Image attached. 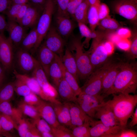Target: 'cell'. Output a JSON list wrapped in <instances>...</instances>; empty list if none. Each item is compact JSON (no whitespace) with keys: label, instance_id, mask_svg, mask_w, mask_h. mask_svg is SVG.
<instances>
[{"label":"cell","instance_id":"obj_32","mask_svg":"<svg viewBox=\"0 0 137 137\" xmlns=\"http://www.w3.org/2000/svg\"><path fill=\"white\" fill-rule=\"evenodd\" d=\"M89 117V116H87L82 125L73 127L70 129L73 137H91Z\"/></svg>","mask_w":137,"mask_h":137},{"label":"cell","instance_id":"obj_38","mask_svg":"<svg viewBox=\"0 0 137 137\" xmlns=\"http://www.w3.org/2000/svg\"><path fill=\"white\" fill-rule=\"evenodd\" d=\"M130 38V45L126 55L130 59L134 60L137 58V33L136 30H133Z\"/></svg>","mask_w":137,"mask_h":137},{"label":"cell","instance_id":"obj_53","mask_svg":"<svg viewBox=\"0 0 137 137\" xmlns=\"http://www.w3.org/2000/svg\"><path fill=\"white\" fill-rule=\"evenodd\" d=\"M6 70L0 63V89L5 84L4 82L6 78Z\"/></svg>","mask_w":137,"mask_h":137},{"label":"cell","instance_id":"obj_33","mask_svg":"<svg viewBox=\"0 0 137 137\" xmlns=\"http://www.w3.org/2000/svg\"><path fill=\"white\" fill-rule=\"evenodd\" d=\"M49 78H50L56 88L63 77L61 69L56 57L49 67Z\"/></svg>","mask_w":137,"mask_h":137},{"label":"cell","instance_id":"obj_15","mask_svg":"<svg viewBox=\"0 0 137 137\" xmlns=\"http://www.w3.org/2000/svg\"><path fill=\"white\" fill-rule=\"evenodd\" d=\"M94 118L99 119L104 124L108 126L120 125L112 110L106 102L97 109Z\"/></svg>","mask_w":137,"mask_h":137},{"label":"cell","instance_id":"obj_17","mask_svg":"<svg viewBox=\"0 0 137 137\" xmlns=\"http://www.w3.org/2000/svg\"><path fill=\"white\" fill-rule=\"evenodd\" d=\"M37 4H28L20 25L25 28H34L37 25L43 11Z\"/></svg>","mask_w":137,"mask_h":137},{"label":"cell","instance_id":"obj_51","mask_svg":"<svg viewBox=\"0 0 137 137\" xmlns=\"http://www.w3.org/2000/svg\"><path fill=\"white\" fill-rule=\"evenodd\" d=\"M28 4H23L22 5L16 16L15 21L20 25L22 20L24 16Z\"/></svg>","mask_w":137,"mask_h":137},{"label":"cell","instance_id":"obj_56","mask_svg":"<svg viewBox=\"0 0 137 137\" xmlns=\"http://www.w3.org/2000/svg\"><path fill=\"white\" fill-rule=\"evenodd\" d=\"M131 117V119L129 124V127H132L137 124V108L135 109Z\"/></svg>","mask_w":137,"mask_h":137},{"label":"cell","instance_id":"obj_10","mask_svg":"<svg viewBox=\"0 0 137 137\" xmlns=\"http://www.w3.org/2000/svg\"><path fill=\"white\" fill-rule=\"evenodd\" d=\"M45 38L44 44L61 59L63 54L64 42L56 29L50 27Z\"/></svg>","mask_w":137,"mask_h":137},{"label":"cell","instance_id":"obj_24","mask_svg":"<svg viewBox=\"0 0 137 137\" xmlns=\"http://www.w3.org/2000/svg\"><path fill=\"white\" fill-rule=\"evenodd\" d=\"M56 59L60 67L63 78L67 82L78 96L81 92V88L78 84V80L66 69L62 63L60 57L56 54Z\"/></svg>","mask_w":137,"mask_h":137},{"label":"cell","instance_id":"obj_45","mask_svg":"<svg viewBox=\"0 0 137 137\" xmlns=\"http://www.w3.org/2000/svg\"><path fill=\"white\" fill-rule=\"evenodd\" d=\"M137 133L135 131L126 128H122L114 134L109 135L108 137H136Z\"/></svg>","mask_w":137,"mask_h":137},{"label":"cell","instance_id":"obj_52","mask_svg":"<svg viewBox=\"0 0 137 137\" xmlns=\"http://www.w3.org/2000/svg\"><path fill=\"white\" fill-rule=\"evenodd\" d=\"M117 46L123 49L128 50L130 45V41L128 39L121 38L116 43Z\"/></svg>","mask_w":137,"mask_h":137},{"label":"cell","instance_id":"obj_6","mask_svg":"<svg viewBox=\"0 0 137 137\" xmlns=\"http://www.w3.org/2000/svg\"><path fill=\"white\" fill-rule=\"evenodd\" d=\"M54 10V5L53 0H46L43 11L36 27L38 34V39L34 47L35 49L39 47L50 27Z\"/></svg>","mask_w":137,"mask_h":137},{"label":"cell","instance_id":"obj_40","mask_svg":"<svg viewBox=\"0 0 137 137\" xmlns=\"http://www.w3.org/2000/svg\"><path fill=\"white\" fill-rule=\"evenodd\" d=\"M13 83L14 92L19 95L24 97L32 92L25 83L19 79L16 78Z\"/></svg>","mask_w":137,"mask_h":137},{"label":"cell","instance_id":"obj_31","mask_svg":"<svg viewBox=\"0 0 137 137\" xmlns=\"http://www.w3.org/2000/svg\"><path fill=\"white\" fill-rule=\"evenodd\" d=\"M98 26L99 29L108 31H116L121 27L118 22L110 15L100 20Z\"/></svg>","mask_w":137,"mask_h":137},{"label":"cell","instance_id":"obj_12","mask_svg":"<svg viewBox=\"0 0 137 137\" xmlns=\"http://www.w3.org/2000/svg\"><path fill=\"white\" fill-rule=\"evenodd\" d=\"M16 58L19 69L23 74L32 72L38 62L28 51L20 48L16 53Z\"/></svg>","mask_w":137,"mask_h":137},{"label":"cell","instance_id":"obj_42","mask_svg":"<svg viewBox=\"0 0 137 137\" xmlns=\"http://www.w3.org/2000/svg\"><path fill=\"white\" fill-rule=\"evenodd\" d=\"M22 4H13L3 12L7 16L8 20L15 21L17 15Z\"/></svg>","mask_w":137,"mask_h":137},{"label":"cell","instance_id":"obj_30","mask_svg":"<svg viewBox=\"0 0 137 137\" xmlns=\"http://www.w3.org/2000/svg\"><path fill=\"white\" fill-rule=\"evenodd\" d=\"M38 39V34L36 27L32 29L25 36L20 46V48L28 51L34 48Z\"/></svg>","mask_w":137,"mask_h":137},{"label":"cell","instance_id":"obj_59","mask_svg":"<svg viewBox=\"0 0 137 137\" xmlns=\"http://www.w3.org/2000/svg\"><path fill=\"white\" fill-rule=\"evenodd\" d=\"M35 4L40 5L45 3L44 0H30Z\"/></svg>","mask_w":137,"mask_h":137},{"label":"cell","instance_id":"obj_57","mask_svg":"<svg viewBox=\"0 0 137 137\" xmlns=\"http://www.w3.org/2000/svg\"><path fill=\"white\" fill-rule=\"evenodd\" d=\"M28 0H12L13 4H23L26 3Z\"/></svg>","mask_w":137,"mask_h":137},{"label":"cell","instance_id":"obj_61","mask_svg":"<svg viewBox=\"0 0 137 137\" xmlns=\"http://www.w3.org/2000/svg\"><path fill=\"white\" fill-rule=\"evenodd\" d=\"M4 135L5 136L6 133L3 131L2 130L0 123V136L1 135Z\"/></svg>","mask_w":137,"mask_h":137},{"label":"cell","instance_id":"obj_23","mask_svg":"<svg viewBox=\"0 0 137 137\" xmlns=\"http://www.w3.org/2000/svg\"><path fill=\"white\" fill-rule=\"evenodd\" d=\"M60 97L64 102L76 103L77 96L66 80L62 77L57 88Z\"/></svg>","mask_w":137,"mask_h":137},{"label":"cell","instance_id":"obj_29","mask_svg":"<svg viewBox=\"0 0 137 137\" xmlns=\"http://www.w3.org/2000/svg\"><path fill=\"white\" fill-rule=\"evenodd\" d=\"M90 5L88 0H84L76 9L73 17L77 22L88 23L87 15Z\"/></svg>","mask_w":137,"mask_h":137},{"label":"cell","instance_id":"obj_26","mask_svg":"<svg viewBox=\"0 0 137 137\" xmlns=\"http://www.w3.org/2000/svg\"><path fill=\"white\" fill-rule=\"evenodd\" d=\"M66 69L73 75L78 81V70L76 62L72 53L67 47L61 59Z\"/></svg>","mask_w":137,"mask_h":137},{"label":"cell","instance_id":"obj_58","mask_svg":"<svg viewBox=\"0 0 137 137\" xmlns=\"http://www.w3.org/2000/svg\"><path fill=\"white\" fill-rule=\"evenodd\" d=\"M41 133L42 137H54L52 133L43 132Z\"/></svg>","mask_w":137,"mask_h":137},{"label":"cell","instance_id":"obj_25","mask_svg":"<svg viewBox=\"0 0 137 137\" xmlns=\"http://www.w3.org/2000/svg\"><path fill=\"white\" fill-rule=\"evenodd\" d=\"M32 76L37 80L44 93L54 87L49 82L45 73L38 61L32 72Z\"/></svg>","mask_w":137,"mask_h":137},{"label":"cell","instance_id":"obj_7","mask_svg":"<svg viewBox=\"0 0 137 137\" xmlns=\"http://www.w3.org/2000/svg\"><path fill=\"white\" fill-rule=\"evenodd\" d=\"M113 11L135 25L137 22V0H115L112 3Z\"/></svg>","mask_w":137,"mask_h":137},{"label":"cell","instance_id":"obj_27","mask_svg":"<svg viewBox=\"0 0 137 137\" xmlns=\"http://www.w3.org/2000/svg\"><path fill=\"white\" fill-rule=\"evenodd\" d=\"M0 114L11 116L14 119L17 124L22 118L23 114L18 108L13 107L9 101L0 102Z\"/></svg>","mask_w":137,"mask_h":137},{"label":"cell","instance_id":"obj_36","mask_svg":"<svg viewBox=\"0 0 137 137\" xmlns=\"http://www.w3.org/2000/svg\"><path fill=\"white\" fill-rule=\"evenodd\" d=\"M14 92L13 82L5 84L0 89V102L10 101L13 96Z\"/></svg>","mask_w":137,"mask_h":137},{"label":"cell","instance_id":"obj_50","mask_svg":"<svg viewBox=\"0 0 137 137\" xmlns=\"http://www.w3.org/2000/svg\"><path fill=\"white\" fill-rule=\"evenodd\" d=\"M116 32L121 38H130L132 36V32L129 28L125 27H120Z\"/></svg>","mask_w":137,"mask_h":137},{"label":"cell","instance_id":"obj_35","mask_svg":"<svg viewBox=\"0 0 137 137\" xmlns=\"http://www.w3.org/2000/svg\"><path fill=\"white\" fill-rule=\"evenodd\" d=\"M0 123L2 130L6 134L14 129H16L17 125L12 118L3 114H0Z\"/></svg>","mask_w":137,"mask_h":137},{"label":"cell","instance_id":"obj_47","mask_svg":"<svg viewBox=\"0 0 137 137\" xmlns=\"http://www.w3.org/2000/svg\"><path fill=\"white\" fill-rule=\"evenodd\" d=\"M110 9L105 3H100L98 8V15L99 21L109 15Z\"/></svg>","mask_w":137,"mask_h":137},{"label":"cell","instance_id":"obj_39","mask_svg":"<svg viewBox=\"0 0 137 137\" xmlns=\"http://www.w3.org/2000/svg\"><path fill=\"white\" fill-rule=\"evenodd\" d=\"M52 133L54 137H73L71 129L60 124L52 127Z\"/></svg>","mask_w":137,"mask_h":137},{"label":"cell","instance_id":"obj_2","mask_svg":"<svg viewBox=\"0 0 137 137\" xmlns=\"http://www.w3.org/2000/svg\"><path fill=\"white\" fill-rule=\"evenodd\" d=\"M113 98L106 102L112 110L120 126L126 128L129 119L137 104V95L119 93L112 95Z\"/></svg>","mask_w":137,"mask_h":137},{"label":"cell","instance_id":"obj_4","mask_svg":"<svg viewBox=\"0 0 137 137\" xmlns=\"http://www.w3.org/2000/svg\"><path fill=\"white\" fill-rule=\"evenodd\" d=\"M98 32L97 37L93 39L90 48L86 51L94 70L107 61L109 55L104 45L105 42L107 39V32L99 29Z\"/></svg>","mask_w":137,"mask_h":137},{"label":"cell","instance_id":"obj_18","mask_svg":"<svg viewBox=\"0 0 137 137\" xmlns=\"http://www.w3.org/2000/svg\"><path fill=\"white\" fill-rule=\"evenodd\" d=\"M25 28L14 21L8 20L6 30L9 34V38L13 46H20L23 39L27 33Z\"/></svg>","mask_w":137,"mask_h":137},{"label":"cell","instance_id":"obj_49","mask_svg":"<svg viewBox=\"0 0 137 137\" xmlns=\"http://www.w3.org/2000/svg\"><path fill=\"white\" fill-rule=\"evenodd\" d=\"M84 0H69L67 12L70 15L73 17L75 10Z\"/></svg>","mask_w":137,"mask_h":137},{"label":"cell","instance_id":"obj_48","mask_svg":"<svg viewBox=\"0 0 137 137\" xmlns=\"http://www.w3.org/2000/svg\"><path fill=\"white\" fill-rule=\"evenodd\" d=\"M25 137H42L41 133L35 125L30 122Z\"/></svg>","mask_w":137,"mask_h":137},{"label":"cell","instance_id":"obj_44","mask_svg":"<svg viewBox=\"0 0 137 137\" xmlns=\"http://www.w3.org/2000/svg\"><path fill=\"white\" fill-rule=\"evenodd\" d=\"M42 99L38 95L32 92L24 97L23 101L28 105L34 106L38 104Z\"/></svg>","mask_w":137,"mask_h":137},{"label":"cell","instance_id":"obj_41","mask_svg":"<svg viewBox=\"0 0 137 137\" xmlns=\"http://www.w3.org/2000/svg\"><path fill=\"white\" fill-rule=\"evenodd\" d=\"M32 123L40 132L52 133L51 126L41 117L33 119Z\"/></svg>","mask_w":137,"mask_h":137},{"label":"cell","instance_id":"obj_55","mask_svg":"<svg viewBox=\"0 0 137 137\" xmlns=\"http://www.w3.org/2000/svg\"><path fill=\"white\" fill-rule=\"evenodd\" d=\"M9 0H0V12L5 11L10 5Z\"/></svg>","mask_w":137,"mask_h":137},{"label":"cell","instance_id":"obj_37","mask_svg":"<svg viewBox=\"0 0 137 137\" xmlns=\"http://www.w3.org/2000/svg\"><path fill=\"white\" fill-rule=\"evenodd\" d=\"M23 114L31 118L32 119L40 117L38 112L34 107L28 105L23 101L20 102L18 107Z\"/></svg>","mask_w":137,"mask_h":137},{"label":"cell","instance_id":"obj_60","mask_svg":"<svg viewBox=\"0 0 137 137\" xmlns=\"http://www.w3.org/2000/svg\"><path fill=\"white\" fill-rule=\"evenodd\" d=\"M90 5H93L95 3L97 0H88Z\"/></svg>","mask_w":137,"mask_h":137},{"label":"cell","instance_id":"obj_28","mask_svg":"<svg viewBox=\"0 0 137 137\" xmlns=\"http://www.w3.org/2000/svg\"><path fill=\"white\" fill-rule=\"evenodd\" d=\"M101 3L100 0H97L94 4L90 5L87 15V20L90 29L92 31L95 29L99 24V20L98 15V8Z\"/></svg>","mask_w":137,"mask_h":137},{"label":"cell","instance_id":"obj_46","mask_svg":"<svg viewBox=\"0 0 137 137\" xmlns=\"http://www.w3.org/2000/svg\"><path fill=\"white\" fill-rule=\"evenodd\" d=\"M58 7L57 14L61 15L70 16L67 12L69 0H56Z\"/></svg>","mask_w":137,"mask_h":137},{"label":"cell","instance_id":"obj_8","mask_svg":"<svg viewBox=\"0 0 137 137\" xmlns=\"http://www.w3.org/2000/svg\"><path fill=\"white\" fill-rule=\"evenodd\" d=\"M101 95L95 96L81 92L77 96L76 103L88 116L93 118L98 108L105 102Z\"/></svg>","mask_w":137,"mask_h":137},{"label":"cell","instance_id":"obj_21","mask_svg":"<svg viewBox=\"0 0 137 137\" xmlns=\"http://www.w3.org/2000/svg\"><path fill=\"white\" fill-rule=\"evenodd\" d=\"M57 30L63 38L68 37L72 32L74 24L70 16H64L57 14L56 18Z\"/></svg>","mask_w":137,"mask_h":137},{"label":"cell","instance_id":"obj_19","mask_svg":"<svg viewBox=\"0 0 137 137\" xmlns=\"http://www.w3.org/2000/svg\"><path fill=\"white\" fill-rule=\"evenodd\" d=\"M55 53L49 49L44 43L40 47L38 54V60L47 78H49L50 66L55 59Z\"/></svg>","mask_w":137,"mask_h":137},{"label":"cell","instance_id":"obj_16","mask_svg":"<svg viewBox=\"0 0 137 137\" xmlns=\"http://www.w3.org/2000/svg\"><path fill=\"white\" fill-rule=\"evenodd\" d=\"M13 74L16 78L19 79L25 83L29 87L32 92L37 94L42 99L50 102L48 97L45 94L35 78L28 76L27 75L19 73L14 70Z\"/></svg>","mask_w":137,"mask_h":137},{"label":"cell","instance_id":"obj_3","mask_svg":"<svg viewBox=\"0 0 137 137\" xmlns=\"http://www.w3.org/2000/svg\"><path fill=\"white\" fill-rule=\"evenodd\" d=\"M83 46L80 38H74L68 47L75 60L78 78L81 80L87 78L94 70Z\"/></svg>","mask_w":137,"mask_h":137},{"label":"cell","instance_id":"obj_20","mask_svg":"<svg viewBox=\"0 0 137 137\" xmlns=\"http://www.w3.org/2000/svg\"><path fill=\"white\" fill-rule=\"evenodd\" d=\"M50 103L54 108L57 119L59 123L70 129L72 126L68 102Z\"/></svg>","mask_w":137,"mask_h":137},{"label":"cell","instance_id":"obj_5","mask_svg":"<svg viewBox=\"0 0 137 137\" xmlns=\"http://www.w3.org/2000/svg\"><path fill=\"white\" fill-rule=\"evenodd\" d=\"M108 64V60L103 65L93 71L80 87L81 92L95 96L101 95L103 80Z\"/></svg>","mask_w":137,"mask_h":137},{"label":"cell","instance_id":"obj_43","mask_svg":"<svg viewBox=\"0 0 137 137\" xmlns=\"http://www.w3.org/2000/svg\"><path fill=\"white\" fill-rule=\"evenodd\" d=\"M29 123V121L23 118L18 122L16 129L17 130L20 137H25L28 129Z\"/></svg>","mask_w":137,"mask_h":137},{"label":"cell","instance_id":"obj_22","mask_svg":"<svg viewBox=\"0 0 137 137\" xmlns=\"http://www.w3.org/2000/svg\"><path fill=\"white\" fill-rule=\"evenodd\" d=\"M67 102L72 126L71 128L73 127L82 125L88 116L77 103L71 102Z\"/></svg>","mask_w":137,"mask_h":137},{"label":"cell","instance_id":"obj_11","mask_svg":"<svg viewBox=\"0 0 137 137\" xmlns=\"http://www.w3.org/2000/svg\"><path fill=\"white\" fill-rule=\"evenodd\" d=\"M122 61L118 62L109 60V64L104 78L101 95L104 98L110 90L116 77L120 71Z\"/></svg>","mask_w":137,"mask_h":137},{"label":"cell","instance_id":"obj_1","mask_svg":"<svg viewBox=\"0 0 137 137\" xmlns=\"http://www.w3.org/2000/svg\"><path fill=\"white\" fill-rule=\"evenodd\" d=\"M137 88V64L122 62L120 71L105 97L119 93L134 94Z\"/></svg>","mask_w":137,"mask_h":137},{"label":"cell","instance_id":"obj_14","mask_svg":"<svg viewBox=\"0 0 137 137\" xmlns=\"http://www.w3.org/2000/svg\"><path fill=\"white\" fill-rule=\"evenodd\" d=\"M40 116L45 121L52 127H55L59 124L53 108L50 103L42 99L38 105L33 106Z\"/></svg>","mask_w":137,"mask_h":137},{"label":"cell","instance_id":"obj_9","mask_svg":"<svg viewBox=\"0 0 137 137\" xmlns=\"http://www.w3.org/2000/svg\"><path fill=\"white\" fill-rule=\"evenodd\" d=\"M13 44L3 33H0V63L6 71L12 67L13 60Z\"/></svg>","mask_w":137,"mask_h":137},{"label":"cell","instance_id":"obj_13","mask_svg":"<svg viewBox=\"0 0 137 137\" xmlns=\"http://www.w3.org/2000/svg\"><path fill=\"white\" fill-rule=\"evenodd\" d=\"M90 133L92 137H108L116 133L122 128L120 125L108 126L104 124L99 121H96L90 117Z\"/></svg>","mask_w":137,"mask_h":137},{"label":"cell","instance_id":"obj_54","mask_svg":"<svg viewBox=\"0 0 137 137\" xmlns=\"http://www.w3.org/2000/svg\"><path fill=\"white\" fill-rule=\"evenodd\" d=\"M7 25V22L4 17L0 14V33H3L6 30Z\"/></svg>","mask_w":137,"mask_h":137},{"label":"cell","instance_id":"obj_34","mask_svg":"<svg viewBox=\"0 0 137 137\" xmlns=\"http://www.w3.org/2000/svg\"><path fill=\"white\" fill-rule=\"evenodd\" d=\"M80 32L82 37H85V39L82 44L83 46L86 45H88L91 39L96 37L98 35V31H92L86 24L81 22H78Z\"/></svg>","mask_w":137,"mask_h":137}]
</instances>
